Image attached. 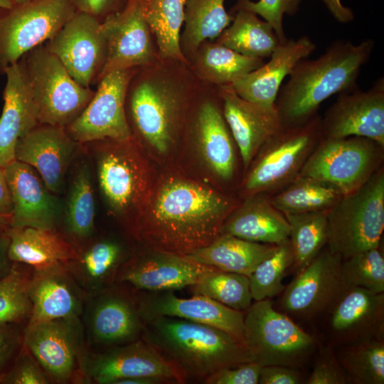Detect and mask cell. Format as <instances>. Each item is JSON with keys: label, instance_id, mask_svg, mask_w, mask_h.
Wrapping results in <instances>:
<instances>
[{"label": "cell", "instance_id": "6da1fadb", "mask_svg": "<svg viewBox=\"0 0 384 384\" xmlns=\"http://www.w3.org/2000/svg\"><path fill=\"white\" fill-rule=\"evenodd\" d=\"M233 210L214 190L168 176L151 191L130 233L148 249L186 256L218 238Z\"/></svg>", "mask_w": 384, "mask_h": 384}, {"label": "cell", "instance_id": "7a4b0ae2", "mask_svg": "<svg viewBox=\"0 0 384 384\" xmlns=\"http://www.w3.org/2000/svg\"><path fill=\"white\" fill-rule=\"evenodd\" d=\"M199 80L189 64L159 59L139 68L128 86L125 110L133 137L158 153H168L186 124Z\"/></svg>", "mask_w": 384, "mask_h": 384}, {"label": "cell", "instance_id": "3957f363", "mask_svg": "<svg viewBox=\"0 0 384 384\" xmlns=\"http://www.w3.org/2000/svg\"><path fill=\"white\" fill-rule=\"evenodd\" d=\"M374 46L370 38L358 44L338 40L319 57L298 62L275 101L282 124H304L317 114L320 105L329 97L356 89L360 71Z\"/></svg>", "mask_w": 384, "mask_h": 384}, {"label": "cell", "instance_id": "277c9868", "mask_svg": "<svg viewBox=\"0 0 384 384\" xmlns=\"http://www.w3.org/2000/svg\"><path fill=\"white\" fill-rule=\"evenodd\" d=\"M188 379L204 381L216 372L255 361L245 342L218 328L174 316L144 321L141 337Z\"/></svg>", "mask_w": 384, "mask_h": 384}, {"label": "cell", "instance_id": "5b68a950", "mask_svg": "<svg viewBox=\"0 0 384 384\" xmlns=\"http://www.w3.org/2000/svg\"><path fill=\"white\" fill-rule=\"evenodd\" d=\"M91 152L98 186L109 212L131 233L151 193V169L133 137L82 144Z\"/></svg>", "mask_w": 384, "mask_h": 384}, {"label": "cell", "instance_id": "8992f818", "mask_svg": "<svg viewBox=\"0 0 384 384\" xmlns=\"http://www.w3.org/2000/svg\"><path fill=\"white\" fill-rule=\"evenodd\" d=\"M384 228L383 167L329 210L327 248L346 259L379 247Z\"/></svg>", "mask_w": 384, "mask_h": 384}, {"label": "cell", "instance_id": "52a82bcc", "mask_svg": "<svg viewBox=\"0 0 384 384\" xmlns=\"http://www.w3.org/2000/svg\"><path fill=\"white\" fill-rule=\"evenodd\" d=\"M244 342L262 366L301 369L314 358L320 341L265 299L252 303L245 311Z\"/></svg>", "mask_w": 384, "mask_h": 384}, {"label": "cell", "instance_id": "ba28073f", "mask_svg": "<svg viewBox=\"0 0 384 384\" xmlns=\"http://www.w3.org/2000/svg\"><path fill=\"white\" fill-rule=\"evenodd\" d=\"M38 123L66 127L83 111L95 91L79 84L46 45L22 58Z\"/></svg>", "mask_w": 384, "mask_h": 384}, {"label": "cell", "instance_id": "9c48e42d", "mask_svg": "<svg viewBox=\"0 0 384 384\" xmlns=\"http://www.w3.org/2000/svg\"><path fill=\"white\" fill-rule=\"evenodd\" d=\"M321 138V117L318 114L304 124L284 126L252 159L242 185L245 193L250 196L278 191L288 184L298 176Z\"/></svg>", "mask_w": 384, "mask_h": 384}, {"label": "cell", "instance_id": "30bf717a", "mask_svg": "<svg viewBox=\"0 0 384 384\" xmlns=\"http://www.w3.org/2000/svg\"><path fill=\"white\" fill-rule=\"evenodd\" d=\"M23 344L53 384H85L90 349L81 317L26 325Z\"/></svg>", "mask_w": 384, "mask_h": 384}, {"label": "cell", "instance_id": "8fae6325", "mask_svg": "<svg viewBox=\"0 0 384 384\" xmlns=\"http://www.w3.org/2000/svg\"><path fill=\"white\" fill-rule=\"evenodd\" d=\"M383 149L362 137H322L298 176H309L336 186L343 195L363 186L381 167Z\"/></svg>", "mask_w": 384, "mask_h": 384}, {"label": "cell", "instance_id": "7c38bea8", "mask_svg": "<svg viewBox=\"0 0 384 384\" xmlns=\"http://www.w3.org/2000/svg\"><path fill=\"white\" fill-rule=\"evenodd\" d=\"M71 0H31L0 15V73L48 42L74 15Z\"/></svg>", "mask_w": 384, "mask_h": 384}, {"label": "cell", "instance_id": "4fadbf2b", "mask_svg": "<svg viewBox=\"0 0 384 384\" xmlns=\"http://www.w3.org/2000/svg\"><path fill=\"white\" fill-rule=\"evenodd\" d=\"M81 319L90 351L134 341L144 327L136 289L124 282L88 295Z\"/></svg>", "mask_w": 384, "mask_h": 384}, {"label": "cell", "instance_id": "5bb4252c", "mask_svg": "<svg viewBox=\"0 0 384 384\" xmlns=\"http://www.w3.org/2000/svg\"><path fill=\"white\" fill-rule=\"evenodd\" d=\"M138 68L114 70L105 75L81 114L65 127L77 142L132 137L125 110L129 84Z\"/></svg>", "mask_w": 384, "mask_h": 384}, {"label": "cell", "instance_id": "9a60e30c", "mask_svg": "<svg viewBox=\"0 0 384 384\" xmlns=\"http://www.w3.org/2000/svg\"><path fill=\"white\" fill-rule=\"evenodd\" d=\"M139 377L168 383L186 382L179 370L142 338L122 345L90 351L85 384H114L121 379Z\"/></svg>", "mask_w": 384, "mask_h": 384}, {"label": "cell", "instance_id": "2e32d148", "mask_svg": "<svg viewBox=\"0 0 384 384\" xmlns=\"http://www.w3.org/2000/svg\"><path fill=\"white\" fill-rule=\"evenodd\" d=\"M45 45L79 84L90 87L98 82L106 63L107 45L97 17L76 11Z\"/></svg>", "mask_w": 384, "mask_h": 384}, {"label": "cell", "instance_id": "e0dca14e", "mask_svg": "<svg viewBox=\"0 0 384 384\" xmlns=\"http://www.w3.org/2000/svg\"><path fill=\"white\" fill-rule=\"evenodd\" d=\"M341 255L327 247L304 268L283 290L280 307L288 316L312 319L325 314L346 289Z\"/></svg>", "mask_w": 384, "mask_h": 384}, {"label": "cell", "instance_id": "ac0fdd59", "mask_svg": "<svg viewBox=\"0 0 384 384\" xmlns=\"http://www.w3.org/2000/svg\"><path fill=\"white\" fill-rule=\"evenodd\" d=\"M142 1L128 0L120 10L101 21L107 56L98 81L110 72L146 67L160 59L144 17Z\"/></svg>", "mask_w": 384, "mask_h": 384}, {"label": "cell", "instance_id": "d6986e66", "mask_svg": "<svg viewBox=\"0 0 384 384\" xmlns=\"http://www.w3.org/2000/svg\"><path fill=\"white\" fill-rule=\"evenodd\" d=\"M322 137H362L384 146V78L366 91L339 93L321 118Z\"/></svg>", "mask_w": 384, "mask_h": 384}, {"label": "cell", "instance_id": "ffe728a7", "mask_svg": "<svg viewBox=\"0 0 384 384\" xmlns=\"http://www.w3.org/2000/svg\"><path fill=\"white\" fill-rule=\"evenodd\" d=\"M193 99L196 107L191 128L198 149L213 174L230 180L235 166V141L220 106L217 86L200 81Z\"/></svg>", "mask_w": 384, "mask_h": 384}, {"label": "cell", "instance_id": "44dd1931", "mask_svg": "<svg viewBox=\"0 0 384 384\" xmlns=\"http://www.w3.org/2000/svg\"><path fill=\"white\" fill-rule=\"evenodd\" d=\"M325 316L326 342L332 346L384 338V293L348 288Z\"/></svg>", "mask_w": 384, "mask_h": 384}, {"label": "cell", "instance_id": "7402d4cb", "mask_svg": "<svg viewBox=\"0 0 384 384\" xmlns=\"http://www.w3.org/2000/svg\"><path fill=\"white\" fill-rule=\"evenodd\" d=\"M148 250L128 257L116 282L127 283L137 290L174 292L195 284L203 274L215 269L186 256Z\"/></svg>", "mask_w": 384, "mask_h": 384}, {"label": "cell", "instance_id": "603a6c76", "mask_svg": "<svg viewBox=\"0 0 384 384\" xmlns=\"http://www.w3.org/2000/svg\"><path fill=\"white\" fill-rule=\"evenodd\" d=\"M136 294L144 321L156 316L178 317L218 328L244 341L245 311L201 295L185 299L178 297L173 291L137 289Z\"/></svg>", "mask_w": 384, "mask_h": 384}, {"label": "cell", "instance_id": "cb8c5ba5", "mask_svg": "<svg viewBox=\"0 0 384 384\" xmlns=\"http://www.w3.org/2000/svg\"><path fill=\"white\" fill-rule=\"evenodd\" d=\"M81 147L65 127L39 124L18 140L15 157L35 169L49 191L58 194Z\"/></svg>", "mask_w": 384, "mask_h": 384}, {"label": "cell", "instance_id": "d4e9b609", "mask_svg": "<svg viewBox=\"0 0 384 384\" xmlns=\"http://www.w3.org/2000/svg\"><path fill=\"white\" fill-rule=\"evenodd\" d=\"M217 87L224 118L247 170L261 146L284 125L275 106L247 101L235 92L231 84Z\"/></svg>", "mask_w": 384, "mask_h": 384}, {"label": "cell", "instance_id": "484cf974", "mask_svg": "<svg viewBox=\"0 0 384 384\" xmlns=\"http://www.w3.org/2000/svg\"><path fill=\"white\" fill-rule=\"evenodd\" d=\"M4 171L13 206L11 228H57L59 203L36 170L15 160Z\"/></svg>", "mask_w": 384, "mask_h": 384}, {"label": "cell", "instance_id": "4316f807", "mask_svg": "<svg viewBox=\"0 0 384 384\" xmlns=\"http://www.w3.org/2000/svg\"><path fill=\"white\" fill-rule=\"evenodd\" d=\"M87 294L67 265L34 270L29 286L32 304L26 325L65 317H81Z\"/></svg>", "mask_w": 384, "mask_h": 384}, {"label": "cell", "instance_id": "83f0119b", "mask_svg": "<svg viewBox=\"0 0 384 384\" xmlns=\"http://www.w3.org/2000/svg\"><path fill=\"white\" fill-rule=\"evenodd\" d=\"M3 92L4 107L0 117V167L16 160L19 139L38 123L37 110L22 59L7 68Z\"/></svg>", "mask_w": 384, "mask_h": 384}, {"label": "cell", "instance_id": "f1b7e54d", "mask_svg": "<svg viewBox=\"0 0 384 384\" xmlns=\"http://www.w3.org/2000/svg\"><path fill=\"white\" fill-rule=\"evenodd\" d=\"M316 50V44L307 36L287 39L271 54L270 59L258 68L231 84L242 98L265 106H275L283 80L301 60Z\"/></svg>", "mask_w": 384, "mask_h": 384}, {"label": "cell", "instance_id": "f546056e", "mask_svg": "<svg viewBox=\"0 0 384 384\" xmlns=\"http://www.w3.org/2000/svg\"><path fill=\"white\" fill-rule=\"evenodd\" d=\"M77 249V257L67 267L87 296L115 283L120 267L128 259L122 245L109 238L93 235Z\"/></svg>", "mask_w": 384, "mask_h": 384}, {"label": "cell", "instance_id": "4dcf8cb0", "mask_svg": "<svg viewBox=\"0 0 384 384\" xmlns=\"http://www.w3.org/2000/svg\"><path fill=\"white\" fill-rule=\"evenodd\" d=\"M8 234L9 259L34 270L67 265L78 256L76 246L58 228H10Z\"/></svg>", "mask_w": 384, "mask_h": 384}, {"label": "cell", "instance_id": "1f68e13d", "mask_svg": "<svg viewBox=\"0 0 384 384\" xmlns=\"http://www.w3.org/2000/svg\"><path fill=\"white\" fill-rule=\"evenodd\" d=\"M290 227L284 215L269 198L257 193L250 196L225 220L220 234L246 240L279 244L289 238Z\"/></svg>", "mask_w": 384, "mask_h": 384}, {"label": "cell", "instance_id": "d6a6232c", "mask_svg": "<svg viewBox=\"0 0 384 384\" xmlns=\"http://www.w3.org/2000/svg\"><path fill=\"white\" fill-rule=\"evenodd\" d=\"M278 245L252 242L220 234L208 245L186 257L222 271L249 277L261 262L276 251Z\"/></svg>", "mask_w": 384, "mask_h": 384}, {"label": "cell", "instance_id": "836d02e7", "mask_svg": "<svg viewBox=\"0 0 384 384\" xmlns=\"http://www.w3.org/2000/svg\"><path fill=\"white\" fill-rule=\"evenodd\" d=\"M265 63L263 59L243 55L215 41L203 42L189 61L201 82L220 86L230 85Z\"/></svg>", "mask_w": 384, "mask_h": 384}, {"label": "cell", "instance_id": "e575fe53", "mask_svg": "<svg viewBox=\"0 0 384 384\" xmlns=\"http://www.w3.org/2000/svg\"><path fill=\"white\" fill-rule=\"evenodd\" d=\"M95 210L90 166L80 161L75 167L70 181L63 232L76 247L94 235Z\"/></svg>", "mask_w": 384, "mask_h": 384}, {"label": "cell", "instance_id": "d590c367", "mask_svg": "<svg viewBox=\"0 0 384 384\" xmlns=\"http://www.w3.org/2000/svg\"><path fill=\"white\" fill-rule=\"evenodd\" d=\"M234 12L232 23L213 41L247 57H270L282 44L272 26L245 9Z\"/></svg>", "mask_w": 384, "mask_h": 384}, {"label": "cell", "instance_id": "8d00e7d4", "mask_svg": "<svg viewBox=\"0 0 384 384\" xmlns=\"http://www.w3.org/2000/svg\"><path fill=\"white\" fill-rule=\"evenodd\" d=\"M233 19L225 9L224 0H186L180 46L188 62L203 42L215 40Z\"/></svg>", "mask_w": 384, "mask_h": 384}, {"label": "cell", "instance_id": "74e56055", "mask_svg": "<svg viewBox=\"0 0 384 384\" xmlns=\"http://www.w3.org/2000/svg\"><path fill=\"white\" fill-rule=\"evenodd\" d=\"M186 0H143L144 17L154 36L159 58L188 63L180 46Z\"/></svg>", "mask_w": 384, "mask_h": 384}, {"label": "cell", "instance_id": "f35d334b", "mask_svg": "<svg viewBox=\"0 0 384 384\" xmlns=\"http://www.w3.org/2000/svg\"><path fill=\"white\" fill-rule=\"evenodd\" d=\"M343 196L329 183L297 176L269 199L278 210L287 215L330 210Z\"/></svg>", "mask_w": 384, "mask_h": 384}, {"label": "cell", "instance_id": "ab89813d", "mask_svg": "<svg viewBox=\"0 0 384 384\" xmlns=\"http://www.w3.org/2000/svg\"><path fill=\"white\" fill-rule=\"evenodd\" d=\"M333 348L351 383H384V338H368Z\"/></svg>", "mask_w": 384, "mask_h": 384}, {"label": "cell", "instance_id": "60d3db41", "mask_svg": "<svg viewBox=\"0 0 384 384\" xmlns=\"http://www.w3.org/2000/svg\"><path fill=\"white\" fill-rule=\"evenodd\" d=\"M329 210L284 215L290 227L292 267L296 273L309 264L326 245Z\"/></svg>", "mask_w": 384, "mask_h": 384}, {"label": "cell", "instance_id": "b9f144b4", "mask_svg": "<svg viewBox=\"0 0 384 384\" xmlns=\"http://www.w3.org/2000/svg\"><path fill=\"white\" fill-rule=\"evenodd\" d=\"M34 269L14 262L11 272L0 279V325L28 324L32 311L29 286Z\"/></svg>", "mask_w": 384, "mask_h": 384}, {"label": "cell", "instance_id": "7bdbcfd3", "mask_svg": "<svg viewBox=\"0 0 384 384\" xmlns=\"http://www.w3.org/2000/svg\"><path fill=\"white\" fill-rule=\"evenodd\" d=\"M191 287L193 295L207 297L235 310L245 311L252 304L249 277L242 274L215 268Z\"/></svg>", "mask_w": 384, "mask_h": 384}, {"label": "cell", "instance_id": "ee69618b", "mask_svg": "<svg viewBox=\"0 0 384 384\" xmlns=\"http://www.w3.org/2000/svg\"><path fill=\"white\" fill-rule=\"evenodd\" d=\"M294 263L289 238L278 245L276 251L261 262L248 277L252 299L260 301L277 296L285 288L282 280Z\"/></svg>", "mask_w": 384, "mask_h": 384}, {"label": "cell", "instance_id": "f6af8a7d", "mask_svg": "<svg viewBox=\"0 0 384 384\" xmlns=\"http://www.w3.org/2000/svg\"><path fill=\"white\" fill-rule=\"evenodd\" d=\"M341 270L346 289L361 287L384 293V258L378 247L342 260Z\"/></svg>", "mask_w": 384, "mask_h": 384}, {"label": "cell", "instance_id": "bcb514c9", "mask_svg": "<svg viewBox=\"0 0 384 384\" xmlns=\"http://www.w3.org/2000/svg\"><path fill=\"white\" fill-rule=\"evenodd\" d=\"M301 1L302 0H259L255 2L251 0H238L233 11L243 9L261 16L272 26L282 44L288 39L283 27V17L284 15H295L299 9Z\"/></svg>", "mask_w": 384, "mask_h": 384}, {"label": "cell", "instance_id": "7dc6e473", "mask_svg": "<svg viewBox=\"0 0 384 384\" xmlns=\"http://www.w3.org/2000/svg\"><path fill=\"white\" fill-rule=\"evenodd\" d=\"M311 373L305 380L306 384H348V377L337 360L334 348L325 341L319 342L314 356Z\"/></svg>", "mask_w": 384, "mask_h": 384}, {"label": "cell", "instance_id": "c3c4849f", "mask_svg": "<svg viewBox=\"0 0 384 384\" xmlns=\"http://www.w3.org/2000/svg\"><path fill=\"white\" fill-rule=\"evenodd\" d=\"M0 384H52V382L23 344L12 364L0 377Z\"/></svg>", "mask_w": 384, "mask_h": 384}, {"label": "cell", "instance_id": "681fc988", "mask_svg": "<svg viewBox=\"0 0 384 384\" xmlns=\"http://www.w3.org/2000/svg\"><path fill=\"white\" fill-rule=\"evenodd\" d=\"M25 325H0V377L14 362L23 346Z\"/></svg>", "mask_w": 384, "mask_h": 384}, {"label": "cell", "instance_id": "f907efd6", "mask_svg": "<svg viewBox=\"0 0 384 384\" xmlns=\"http://www.w3.org/2000/svg\"><path fill=\"white\" fill-rule=\"evenodd\" d=\"M262 366L256 361L223 369L208 377L206 384H257Z\"/></svg>", "mask_w": 384, "mask_h": 384}, {"label": "cell", "instance_id": "816d5d0a", "mask_svg": "<svg viewBox=\"0 0 384 384\" xmlns=\"http://www.w3.org/2000/svg\"><path fill=\"white\" fill-rule=\"evenodd\" d=\"M300 369L292 367L270 365L262 366L260 384H300L304 383Z\"/></svg>", "mask_w": 384, "mask_h": 384}, {"label": "cell", "instance_id": "f5cc1de1", "mask_svg": "<svg viewBox=\"0 0 384 384\" xmlns=\"http://www.w3.org/2000/svg\"><path fill=\"white\" fill-rule=\"evenodd\" d=\"M75 9L91 14L101 21L108 16L120 10L125 0H71Z\"/></svg>", "mask_w": 384, "mask_h": 384}, {"label": "cell", "instance_id": "db71d44e", "mask_svg": "<svg viewBox=\"0 0 384 384\" xmlns=\"http://www.w3.org/2000/svg\"><path fill=\"white\" fill-rule=\"evenodd\" d=\"M336 21L342 23H349L354 19L353 11L341 3V0H321Z\"/></svg>", "mask_w": 384, "mask_h": 384}, {"label": "cell", "instance_id": "11a10c76", "mask_svg": "<svg viewBox=\"0 0 384 384\" xmlns=\"http://www.w3.org/2000/svg\"><path fill=\"white\" fill-rule=\"evenodd\" d=\"M8 230L0 231V279L11 272L14 264L8 255L10 242Z\"/></svg>", "mask_w": 384, "mask_h": 384}, {"label": "cell", "instance_id": "9f6ffc18", "mask_svg": "<svg viewBox=\"0 0 384 384\" xmlns=\"http://www.w3.org/2000/svg\"><path fill=\"white\" fill-rule=\"evenodd\" d=\"M13 210L4 168L0 167V214L11 215Z\"/></svg>", "mask_w": 384, "mask_h": 384}, {"label": "cell", "instance_id": "6f0895ef", "mask_svg": "<svg viewBox=\"0 0 384 384\" xmlns=\"http://www.w3.org/2000/svg\"><path fill=\"white\" fill-rule=\"evenodd\" d=\"M164 383V380L153 378H128L117 380L114 384H156Z\"/></svg>", "mask_w": 384, "mask_h": 384}, {"label": "cell", "instance_id": "680465c9", "mask_svg": "<svg viewBox=\"0 0 384 384\" xmlns=\"http://www.w3.org/2000/svg\"><path fill=\"white\" fill-rule=\"evenodd\" d=\"M11 215L0 214V231L9 229L11 228Z\"/></svg>", "mask_w": 384, "mask_h": 384}, {"label": "cell", "instance_id": "91938a15", "mask_svg": "<svg viewBox=\"0 0 384 384\" xmlns=\"http://www.w3.org/2000/svg\"><path fill=\"white\" fill-rule=\"evenodd\" d=\"M15 6L14 0H0V15Z\"/></svg>", "mask_w": 384, "mask_h": 384}, {"label": "cell", "instance_id": "94428289", "mask_svg": "<svg viewBox=\"0 0 384 384\" xmlns=\"http://www.w3.org/2000/svg\"><path fill=\"white\" fill-rule=\"evenodd\" d=\"M31 0H14L15 5L22 4L26 2H28Z\"/></svg>", "mask_w": 384, "mask_h": 384}]
</instances>
